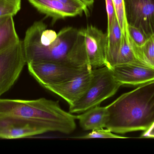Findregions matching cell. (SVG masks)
Returning a JSON list of instances; mask_svg holds the SVG:
<instances>
[{"instance_id": "cell-1", "label": "cell", "mask_w": 154, "mask_h": 154, "mask_svg": "<svg viewBox=\"0 0 154 154\" xmlns=\"http://www.w3.org/2000/svg\"><path fill=\"white\" fill-rule=\"evenodd\" d=\"M107 107L106 128L113 133L147 131L154 124V80L123 94Z\"/></svg>"}, {"instance_id": "cell-2", "label": "cell", "mask_w": 154, "mask_h": 154, "mask_svg": "<svg viewBox=\"0 0 154 154\" xmlns=\"http://www.w3.org/2000/svg\"><path fill=\"white\" fill-rule=\"evenodd\" d=\"M0 115L33 121L49 132L69 134L76 128L75 115L62 109L57 101L44 98L34 100L0 99Z\"/></svg>"}, {"instance_id": "cell-3", "label": "cell", "mask_w": 154, "mask_h": 154, "mask_svg": "<svg viewBox=\"0 0 154 154\" xmlns=\"http://www.w3.org/2000/svg\"><path fill=\"white\" fill-rule=\"evenodd\" d=\"M84 41V36L81 30L66 27L60 31L57 39L49 46L24 49L27 64L44 61L70 64L73 54Z\"/></svg>"}, {"instance_id": "cell-4", "label": "cell", "mask_w": 154, "mask_h": 154, "mask_svg": "<svg viewBox=\"0 0 154 154\" xmlns=\"http://www.w3.org/2000/svg\"><path fill=\"white\" fill-rule=\"evenodd\" d=\"M121 86L113 76L111 69L106 66L93 70L88 88L80 98L69 105V112L79 114L99 105L115 95Z\"/></svg>"}, {"instance_id": "cell-5", "label": "cell", "mask_w": 154, "mask_h": 154, "mask_svg": "<svg viewBox=\"0 0 154 154\" xmlns=\"http://www.w3.org/2000/svg\"><path fill=\"white\" fill-rule=\"evenodd\" d=\"M27 65L30 74L43 87L65 82L87 69L59 61H40Z\"/></svg>"}, {"instance_id": "cell-6", "label": "cell", "mask_w": 154, "mask_h": 154, "mask_svg": "<svg viewBox=\"0 0 154 154\" xmlns=\"http://www.w3.org/2000/svg\"><path fill=\"white\" fill-rule=\"evenodd\" d=\"M26 62L23 41L0 53V97L17 80Z\"/></svg>"}, {"instance_id": "cell-7", "label": "cell", "mask_w": 154, "mask_h": 154, "mask_svg": "<svg viewBox=\"0 0 154 154\" xmlns=\"http://www.w3.org/2000/svg\"><path fill=\"white\" fill-rule=\"evenodd\" d=\"M84 38L87 68L92 70L106 66L107 33L95 26L88 25L81 30Z\"/></svg>"}, {"instance_id": "cell-8", "label": "cell", "mask_w": 154, "mask_h": 154, "mask_svg": "<svg viewBox=\"0 0 154 154\" xmlns=\"http://www.w3.org/2000/svg\"><path fill=\"white\" fill-rule=\"evenodd\" d=\"M128 26L141 30L150 38L154 34V0H124Z\"/></svg>"}, {"instance_id": "cell-9", "label": "cell", "mask_w": 154, "mask_h": 154, "mask_svg": "<svg viewBox=\"0 0 154 154\" xmlns=\"http://www.w3.org/2000/svg\"><path fill=\"white\" fill-rule=\"evenodd\" d=\"M49 132L41 125L15 117L0 115V139L29 137Z\"/></svg>"}, {"instance_id": "cell-10", "label": "cell", "mask_w": 154, "mask_h": 154, "mask_svg": "<svg viewBox=\"0 0 154 154\" xmlns=\"http://www.w3.org/2000/svg\"><path fill=\"white\" fill-rule=\"evenodd\" d=\"M93 75V70L86 69L65 82L43 87L62 98L70 105L86 92L91 82Z\"/></svg>"}, {"instance_id": "cell-11", "label": "cell", "mask_w": 154, "mask_h": 154, "mask_svg": "<svg viewBox=\"0 0 154 154\" xmlns=\"http://www.w3.org/2000/svg\"><path fill=\"white\" fill-rule=\"evenodd\" d=\"M111 70L122 86H139L154 80V68L144 63L119 64Z\"/></svg>"}, {"instance_id": "cell-12", "label": "cell", "mask_w": 154, "mask_h": 154, "mask_svg": "<svg viewBox=\"0 0 154 154\" xmlns=\"http://www.w3.org/2000/svg\"><path fill=\"white\" fill-rule=\"evenodd\" d=\"M38 11L51 17L54 21L82 14L81 9L59 0H28Z\"/></svg>"}, {"instance_id": "cell-13", "label": "cell", "mask_w": 154, "mask_h": 154, "mask_svg": "<svg viewBox=\"0 0 154 154\" xmlns=\"http://www.w3.org/2000/svg\"><path fill=\"white\" fill-rule=\"evenodd\" d=\"M81 114L76 117L81 127L85 131L106 128L109 118L107 106H97Z\"/></svg>"}, {"instance_id": "cell-14", "label": "cell", "mask_w": 154, "mask_h": 154, "mask_svg": "<svg viewBox=\"0 0 154 154\" xmlns=\"http://www.w3.org/2000/svg\"><path fill=\"white\" fill-rule=\"evenodd\" d=\"M108 41L106 55V65L111 69L117 64L118 56L122 43V31L115 18L111 27L107 32Z\"/></svg>"}, {"instance_id": "cell-15", "label": "cell", "mask_w": 154, "mask_h": 154, "mask_svg": "<svg viewBox=\"0 0 154 154\" xmlns=\"http://www.w3.org/2000/svg\"><path fill=\"white\" fill-rule=\"evenodd\" d=\"M13 16L0 24V53L20 41Z\"/></svg>"}, {"instance_id": "cell-16", "label": "cell", "mask_w": 154, "mask_h": 154, "mask_svg": "<svg viewBox=\"0 0 154 154\" xmlns=\"http://www.w3.org/2000/svg\"><path fill=\"white\" fill-rule=\"evenodd\" d=\"M137 58L141 62L154 68V34L147 39L143 46L138 47L129 40Z\"/></svg>"}, {"instance_id": "cell-17", "label": "cell", "mask_w": 154, "mask_h": 154, "mask_svg": "<svg viewBox=\"0 0 154 154\" xmlns=\"http://www.w3.org/2000/svg\"><path fill=\"white\" fill-rule=\"evenodd\" d=\"M132 63L143 62L137 58L130 43L128 42L126 39L123 35L122 43L118 56L116 65Z\"/></svg>"}, {"instance_id": "cell-18", "label": "cell", "mask_w": 154, "mask_h": 154, "mask_svg": "<svg viewBox=\"0 0 154 154\" xmlns=\"http://www.w3.org/2000/svg\"><path fill=\"white\" fill-rule=\"evenodd\" d=\"M115 7L116 17L119 27L122 31L123 36L129 42V35L128 31V25L126 18L124 0H112Z\"/></svg>"}, {"instance_id": "cell-19", "label": "cell", "mask_w": 154, "mask_h": 154, "mask_svg": "<svg viewBox=\"0 0 154 154\" xmlns=\"http://www.w3.org/2000/svg\"><path fill=\"white\" fill-rule=\"evenodd\" d=\"M21 0H0V18L13 17L21 9Z\"/></svg>"}, {"instance_id": "cell-20", "label": "cell", "mask_w": 154, "mask_h": 154, "mask_svg": "<svg viewBox=\"0 0 154 154\" xmlns=\"http://www.w3.org/2000/svg\"><path fill=\"white\" fill-rule=\"evenodd\" d=\"M127 137L116 134L106 128L92 130L88 134L82 137H77L79 139H92V138H127Z\"/></svg>"}, {"instance_id": "cell-21", "label": "cell", "mask_w": 154, "mask_h": 154, "mask_svg": "<svg viewBox=\"0 0 154 154\" xmlns=\"http://www.w3.org/2000/svg\"><path fill=\"white\" fill-rule=\"evenodd\" d=\"M128 31L129 40L138 47L143 46L148 39L143 32L135 27L128 26Z\"/></svg>"}, {"instance_id": "cell-22", "label": "cell", "mask_w": 154, "mask_h": 154, "mask_svg": "<svg viewBox=\"0 0 154 154\" xmlns=\"http://www.w3.org/2000/svg\"><path fill=\"white\" fill-rule=\"evenodd\" d=\"M106 10L107 14V31L109 30L116 17L115 7L112 0H105Z\"/></svg>"}, {"instance_id": "cell-23", "label": "cell", "mask_w": 154, "mask_h": 154, "mask_svg": "<svg viewBox=\"0 0 154 154\" xmlns=\"http://www.w3.org/2000/svg\"><path fill=\"white\" fill-rule=\"evenodd\" d=\"M69 5L75 6L79 9H81L86 14L88 13V7L81 0H59Z\"/></svg>"}, {"instance_id": "cell-24", "label": "cell", "mask_w": 154, "mask_h": 154, "mask_svg": "<svg viewBox=\"0 0 154 154\" xmlns=\"http://www.w3.org/2000/svg\"><path fill=\"white\" fill-rule=\"evenodd\" d=\"M141 137L154 138V127L151 128L147 131H144L141 135Z\"/></svg>"}, {"instance_id": "cell-25", "label": "cell", "mask_w": 154, "mask_h": 154, "mask_svg": "<svg viewBox=\"0 0 154 154\" xmlns=\"http://www.w3.org/2000/svg\"><path fill=\"white\" fill-rule=\"evenodd\" d=\"M88 7H91L93 5L94 0H81Z\"/></svg>"}, {"instance_id": "cell-26", "label": "cell", "mask_w": 154, "mask_h": 154, "mask_svg": "<svg viewBox=\"0 0 154 154\" xmlns=\"http://www.w3.org/2000/svg\"><path fill=\"white\" fill-rule=\"evenodd\" d=\"M8 17H2V18H0V24L2 23V22H3L6 18Z\"/></svg>"}, {"instance_id": "cell-27", "label": "cell", "mask_w": 154, "mask_h": 154, "mask_svg": "<svg viewBox=\"0 0 154 154\" xmlns=\"http://www.w3.org/2000/svg\"><path fill=\"white\" fill-rule=\"evenodd\" d=\"M153 127H154V124L152 126V127H151V128H153ZM151 128H150V129H151Z\"/></svg>"}]
</instances>
